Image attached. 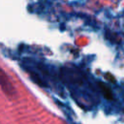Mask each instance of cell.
Returning a JSON list of instances; mask_svg holds the SVG:
<instances>
[{"mask_svg":"<svg viewBox=\"0 0 124 124\" xmlns=\"http://www.w3.org/2000/svg\"><path fill=\"white\" fill-rule=\"evenodd\" d=\"M60 78L70 89L73 97L82 106H90L95 102L94 91L90 89L87 79L82 72L73 67H63Z\"/></svg>","mask_w":124,"mask_h":124,"instance_id":"1","label":"cell"},{"mask_svg":"<svg viewBox=\"0 0 124 124\" xmlns=\"http://www.w3.org/2000/svg\"><path fill=\"white\" fill-rule=\"evenodd\" d=\"M0 86L7 96L12 97V96L16 95V89H15L12 81L10 80L7 74L2 69H0Z\"/></svg>","mask_w":124,"mask_h":124,"instance_id":"2","label":"cell"}]
</instances>
